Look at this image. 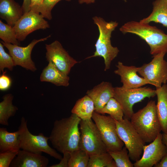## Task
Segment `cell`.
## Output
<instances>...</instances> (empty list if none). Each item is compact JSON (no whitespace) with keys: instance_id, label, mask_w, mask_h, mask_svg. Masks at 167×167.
Instances as JSON below:
<instances>
[{"instance_id":"1","label":"cell","mask_w":167,"mask_h":167,"mask_svg":"<svg viewBox=\"0 0 167 167\" xmlns=\"http://www.w3.org/2000/svg\"><path fill=\"white\" fill-rule=\"evenodd\" d=\"M81 120L76 115L72 113L68 117L54 122L49 138L57 151L63 154L79 148Z\"/></svg>"},{"instance_id":"2","label":"cell","mask_w":167,"mask_h":167,"mask_svg":"<svg viewBox=\"0 0 167 167\" xmlns=\"http://www.w3.org/2000/svg\"><path fill=\"white\" fill-rule=\"evenodd\" d=\"M130 119L145 143L153 141L162 131L154 101H150L145 107L134 113Z\"/></svg>"},{"instance_id":"3","label":"cell","mask_w":167,"mask_h":167,"mask_svg":"<svg viewBox=\"0 0 167 167\" xmlns=\"http://www.w3.org/2000/svg\"><path fill=\"white\" fill-rule=\"evenodd\" d=\"M119 29L124 34H135L144 40L149 46L150 54L153 56L167 53V34L156 27L132 21L125 24Z\"/></svg>"},{"instance_id":"4","label":"cell","mask_w":167,"mask_h":167,"mask_svg":"<svg viewBox=\"0 0 167 167\" xmlns=\"http://www.w3.org/2000/svg\"><path fill=\"white\" fill-rule=\"evenodd\" d=\"M92 19L94 23L98 27L99 36L95 45L96 50L94 54L86 59L97 57H102L104 60V71H105L110 68L112 61L119 51L117 47L112 46L110 40L112 32L117 27L118 23L116 21L107 22L103 18L96 16Z\"/></svg>"},{"instance_id":"5","label":"cell","mask_w":167,"mask_h":167,"mask_svg":"<svg viewBox=\"0 0 167 167\" xmlns=\"http://www.w3.org/2000/svg\"><path fill=\"white\" fill-rule=\"evenodd\" d=\"M18 129L20 131V149L36 154H41L44 152L60 160L62 158L61 155L49 145V137L45 136L42 133L35 135L30 132L27 127V121L23 117L21 118Z\"/></svg>"},{"instance_id":"6","label":"cell","mask_w":167,"mask_h":167,"mask_svg":"<svg viewBox=\"0 0 167 167\" xmlns=\"http://www.w3.org/2000/svg\"><path fill=\"white\" fill-rule=\"evenodd\" d=\"M156 96V90L149 87L125 88L122 87L114 88L113 97L120 104L124 114V118L129 120L134 113L133 107L136 103L146 98Z\"/></svg>"},{"instance_id":"7","label":"cell","mask_w":167,"mask_h":167,"mask_svg":"<svg viewBox=\"0 0 167 167\" xmlns=\"http://www.w3.org/2000/svg\"><path fill=\"white\" fill-rule=\"evenodd\" d=\"M79 129V148L86 152L89 156L108 152L99 130L92 119L81 120Z\"/></svg>"},{"instance_id":"8","label":"cell","mask_w":167,"mask_h":167,"mask_svg":"<svg viewBox=\"0 0 167 167\" xmlns=\"http://www.w3.org/2000/svg\"><path fill=\"white\" fill-rule=\"evenodd\" d=\"M118 134L127 149L130 158L136 161L141 158L145 143L130 120L124 118L115 120Z\"/></svg>"},{"instance_id":"9","label":"cell","mask_w":167,"mask_h":167,"mask_svg":"<svg viewBox=\"0 0 167 167\" xmlns=\"http://www.w3.org/2000/svg\"><path fill=\"white\" fill-rule=\"evenodd\" d=\"M92 119L99 130L108 152L121 150L124 143L118 134L115 120L110 115H104L95 111Z\"/></svg>"},{"instance_id":"10","label":"cell","mask_w":167,"mask_h":167,"mask_svg":"<svg viewBox=\"0 0 167 167\" xmlns=\"http://www.w3.org/2000/svg\"><path fill=\"white\" fill-rule=\"evenodd\" d=\"M166 53H161L153 56L148 63L138 67L137 72L148 82L156 88L167 82V61L164 59Z\"/></svg>"},{"instance_id":"11","label":"cell","mask_w":167,"mask_h":167,"mask_svg":"<svg viewBox=\"0 0 167 167\" xmlns=\"http://www.w3.org/2000/svg\"><path fill=\"white\" fill-rule=\"evenodd\" d=\"M44 18L40 13L31 10L24 14L13 27L18 40L23 41L32 32L49 28V23Z\"/></svg>"},{"instance_id":"12","label":"cell","mask_w":167,"mask_h":167,"mask_svg":"<svg viewBox=\"0 0 167 167\" xmlns=\"http://www.w3.org/2000/svg\"><path fill=\"white\" fill-rule=\"evenodd\" d=\"M50 37V35L39 39H34L25 47L5 43L2 41L1 42L9 51V54L13 59L15 66H19L27 70L34 72L37 68L31 58L32 50L37 43L44 41Z\"/></svg>"},{"instance_id":"13","label":"cell","mask_w":167,"mask_h":167,"mask_svg":"<svg viewBox=\"0 0 167 167\" xmlns=\"http://www.w3.org/2000/svg\"><path fill=\"white\" fill-rule=\"evenodd\" d=\"M45 57L61 71L68 75L71 68L79 62L71 56L57 40L51 43L45 44Z\"/></svg>"},{"instance_id":"14","label":"cell","mask_w":167,"mask_h":167,"mask_svg":"<svg viewBox=\"0 0 167 167\" xmlns=\"http://www.w3.org/2000/svg\"><path fill=\"white\" fill-rule=\"evenodd\" d=\"M160 133L156 138L148 145H144L141 158L134 164L135 167H152L158 163L167 153L166 146L162 140Z\"/></svg>"},{"instance_id":"15","label":"cell","mask_w":167,"mask_h":167,"mask_svg":"<svg viewBox=\"0 0 167 167\" xmlns=\"http://www.w3.org/2000/svg\"><path fill=\"white\" fill-rule=\"evenodd\" d=\"M116 66L117 69L114 71V73L120 76L123 88L127 89L136 88L148 84L143 78L137 75L138 67L126 66L121 62H118Z\"/></svg>"},{"instance_id":"16","label":"cell","mask_w":167,"mask_h":167,"mask_svg":"<svg viewBox=\"0 0 167 167\" xmlns=\"http://www.w3.org/2000/svg\"><path fill=\"white\" fill-rule=\"evenodd\" d=\"M114 88L112 84L103 81L93 88L88 90L86 94L93 101L96 112L101 110L109 100L113 97Z\"/></svg>"},{"instance_id":"17","label":"cell","mask_w":167,"mask_h":167,"mask_svg":"<svg viewBox=\"0 0 167 167\" xmlns=\"http://www.w3.org/2000/svg\"><path fill=\"white\" fill-rule=\"evenodd\" d=\"M49 162V159L41 154L20 149L10 167H46Z\"/></svg>"},{"instance_id":"18","label":"cell","mask_w":167,"mask_h":167,"mask_svg":"<svg viewBox=\"0 0 167 167\" xmlns=\"http://www.w3.org/2000/svg\"><path fill=\"white\" fill-rule=\"evenodd\" d=\"M22 6L14 0H0V17L13 27L23 15Z\"/></svg>"},{"instance_id":"19","label":"cell","mask_w":167,"mask_h":167,"mask_svg":"<svg viewBox=\"0 0 167 167\" xmlns=\"http://www.w3.org/2000/svg\"><path fill=\"white\" fill-rule=\"evenodd\" d=\"M69 80L68 75L61 71L51 62H49L43 69L40 76L41 81L50 82L58 86H68Z\"/></svg>"},{"instance_id":"20","label":"cell","mask_w":167,"mask_h":167,"mask_svg":"<svg viewBox=\"0 0 167 167\" xmlns=\"http://www.w3.org/2000/svg\"><path fill=\"white\" fill-rule=\"evenodd\" d=\"M157 97L156 104L158 116L163 133L167 132V84H164L156 89Z\"/></svg>"},{"instance_id":"21","label":"cell","mask_w":167,"mask_h":167,"mask_svg":"<svg viewBox=\"0 0 167 167\" xmlns=\"http://www.w3.org/2000/svg\"><path fill=\"white\" fill-rule=\"evenodd\" d=\"M19 129L13 132H8L6 128H0V153L20 149Z\"/></svg>"},{"instance_id":"22","label":"cell","mask_w":167,"mask_h":167,"mask_svg":"<svg viewBox=\"0 0 167 167\" xmlns=\"http://www.w3.org/2000/svg\"><path fill=\"white\" fill-rule=\"evenodd\" d=\"M140 22L149 24L152 22L159 23L167 28V5L164 0H156L153 3L152 12Z\"/></svg>"},{"instance_id":"23","label":"cell","mask_w":167,"mask_h":167,"mask_svg":"<svg viewBox=\"0 0 167 167\" xmlns=\"http://www.w3.org/2000/svg\"><path fill=\"white\" fill-rule=\"evenodd\" d=\"M95 110V105L93 101L86 95L77 101L71 112L76 115L81 120H89L92 119Z\"/></svg>"},{"instance_id":"24","label":"cell","mask_w":167,"mask_h":167,"mask_svg":"<svg viewBox=\"0 0 167 167\" xmlns=\"http://www.w3.org/2000/svg\"><path fill=\"white\" fill-rule=\"evenodd\" d=\"M14 96L10 93L2 97L3 100L0 103V124L8 126V120L14 116L18 110V108L13 105Z\"/></svg>"},{"instance_id":"25","label":"cell","mask_w":167,"mask_h":167,"mask_svg":"<svg viewBox=\"0 0 167 167\" xmlns=\"http://www.w3.org/2000/svg\"><path fill=\"white\" fill-rule=\"evenodd\" d=\"M97 113L103 114L107 113L116 121L124 118V114L119 102L114 97L111 98L105 105Z\"/></svg>"},{"instance_id":"26","label":"cell","mask_w":167,"mask_h":167,"mask_svg":"<svg viewBox=\"0 0 167 167\" xmlns=\"http://www.w3.org/2000/svg\"><path fill=\"white\" fill-rule=\"evenodd\" d=\"M70 154L68 167H88L90 156L85 151L79 148Z\"/></svg>"},{"instance_id":"27","label":"cell","mask_w":167,"mask_h":167,"mask_svg":"<svg viewBox=\"0 0 167 167\" xmlns=\"http://www.w3.org/2000/svg\"><path fill=\"white\" fill-rule=\"evenodd\" d=\"M0 38L3 42L19 45L20 41L17 39L13 27L3 23L0 20Z\"/></svg>"},{"instance_id":"28","label":"cell","mask_w":167,"mask_h":167,"mask_svg":"<svg viewBox=\"0 0 167 167\" xmlns=\"http://www.w3.org/2000/svg\"><path fill=\"white\" fill-rule=\"evenodd\" d=\"M108 152L115 161L117 167H134V164L130 160L128 151L125 146L120 150Z\"/></svg>"},{"instance_id":"29","label":"cell","mask_w":167,"mask_h":167,"mask_svg":"<svg viewBox=\"0 0 167 167\" xmlns=\"http://www.w3.org/2000/svg\"><path fill=\"white\" fill-rule=\"evenodd\" d=\"M113 159L107 152L90 156L88 167H107Z\"/></svg>"},{"instance_id":"30","label":"cell","mask_w":167,"mask_h":167,"mask_svg":"<svg viewBox=\"0 0 167 167\" xmlns=\"http://www.w3.org/2000/svg\"><path fill=\"white\" fill-rule=\"evenodd\" d=\"M4 46L0 43V72H3L5 68L12 71L15 66L13 59L11 56L6 52Z\"/></svg>"},{"instance_id":"31","label":"cell","mask_w":167,"mask_h":167,"mask_svg":"<svg viewBox=\"0 0 167 167\" xmlns=\"http://www.w3.org/2000/svg\"><path fill=\"white\" fill-rule=\"evenodd\" d=\"M62 0H43L40 13L45 18L49 20L52 19L51 11L55 5ZM70 1L71 0H65Z\"/></svg>"},{"instance_id":"32","label":"cell","mask_w":167,"mask_h":167,"mask_svg":"<svg viewBox=\"0 0 167 167\" xmlns=\"http://www.w3.org/2000/svg\"><path fill=\"white\" fill-rule=\"evenodd\" d=\"M19 151H12L0 153V167H8Z\"/></svg>"},{"instance_id":"33","label":"cell","mask_w":167,"mask_h":167,"mask_svg":"<svg viewBox=\"0 0 167 167\" xmlns=\"http://www.w3.org/2000/svg\"><path fill=\"white\" fill-rule=\"evenodd\" d=\"M3 72L0 76V90L2 91H5L11 87L12 81L10 77L6 74V72Z\"/></svg>"},{"instance_id":"34","label":"cell","mask_w":167,"mask_h":167,"mask_svg":"<svg viewBox=\"0 0 167 167\" xmlns=\"http://www.w3.org/2000/svg\"><path fill=\"white\" fill-rule=\"evenodd\" d=\"M63 157L60 160V162L57 164L53 165L50 167H68V163L70 158V153L66 152L63 154Z\"/></svg>"},{"instance_id":"35","label":"cell","mask_w":167,"mask_h":167,"mask_svg":"<svg viewBox=\"0 0 167 167\" xmlns=\"http://www.w3.org/2000/svg\"><path fill=\"white\" fill-rule=\"evenodd\" d=\"M30 10L40 13L43 0H31Z\"/></svg>"},{"instance_id":"36","label":"cell","mask_w":167,"mask_h":167,"mask_svg":"<svg viewBox=\"0 0 167 167\" xmlns=\"http://www.w3.org/2000/svg\"><path fill=\"white\" fill-rule=\"evenodd\" d=\"M31 0H23L22 8L24 14L30 11Z\"/></svg>"},{"instance_id":"37","label":"cell","mask_w":167,"mask_h":167,"mask_svg":"<svg viewBox=\"0 0 167 167\" xmlns=\"http://www.w3.org/2000/svg\"><path fill=\"white\" fill-rule=\"evenodd\" d=\"M155 167H167V153L161 161L154 166Z\"/></svg>"},{"instance_id":"38","label":"cell","mask_w":167,"mask_h":167,"mask_svg":"<svg viewBox=\"0 0 167 167\" xmlns=\"http://www.w3.org/2000/svg\"><path fill=\"white\" fill-rule=\"evenodd\" d=\"M95 0H78L79 3H86L87 4L93 3L95 2Z\"/></svg>"},{"instance_id":"39","label":"cell","mask_w":167,"mask_h":167,"mask_svg":"<svg viewBox=\"0 0 167 167\" xmlns=\"http://www.w3.org/2000/svg\"><path fill=\"white\" fill-rule=\"evenodd\" d=\"M162 140L163 143L166 146L167 149V134L166 133L162 134Z\"/></svg>"},{"instance_id":"40","label":"cell","mask_w":167,"mask_h":167,"mask_svg":"<svg viewBox=\"0 0 167 167\" xmlns=\"http://www.w3.org/2000/svg\"><path fill=\"white\" fill-rule=\"evenodd\" d=\"M107 167H117L116 163L113 159L108 164Z\"/></svg>"},{"instance_id":"41","label":"cell","mask_w":167,"mask_h":167,"mask_svg":"<svg viewBox=\"0 0 167 167\" xmlns=\"http://www.w3.org/2000/svg\"><path fill=\"white\" fill-rule=\"evenodd\" d=\"M165 1V2L167 5V0H164Z\"/></svg>"},{"instance_id":"42","label":"cell","mask_w":167,"mask_h":167,"mask_svg":"<svg viewBox=\"0 0 167 167\" xmlns=\"http://www.w3.org/2000/svg\"><path fill=\"white\" fill-rule=\"evenodd\" d=\"M124 0L125 2L126 1V0Z\"/></svg>"},{"instance_id":"43","label":"cell","mask_w":167,"mask_h":167,"mask_svg":"<svg viewBox=\"0 0 167 167\" xmlns=\"http://www.w3.org/2000/svg\"><path fill=\"white\" fill-rule=\"evenodd\" d=\"M166 134H167V133H166Z\"/></svg>"}]
</instances>
